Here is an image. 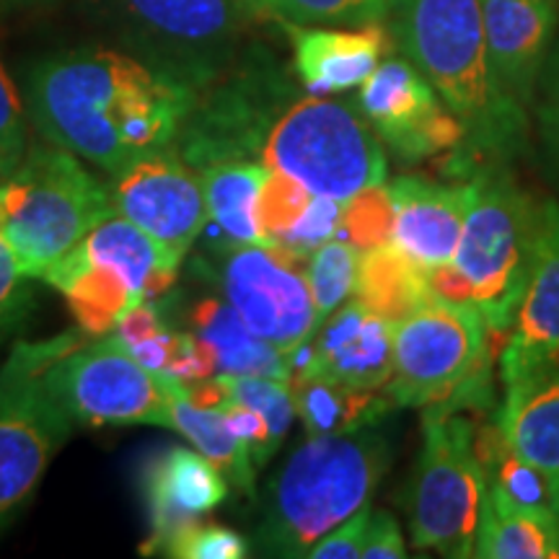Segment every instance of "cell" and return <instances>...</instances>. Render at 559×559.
I'll return each instance as SVG.
<instances>
[{
	"label": "cell",
	"mask_w": 559,
	"mask_h": 559,
	"mask_svg": "<svg viewBox=\"0 0 559 559\" xmlns=\"http://www.w3.org/2000/svg\"><path fill=\"white\" fill-rule=\"evenodd\" d=\"M198 91L122 50L79 47L41 58L26 75V111L41 140L107 171L171 148Z\"/></svg>",
	"instance_id": "6da1fadb"
},
{
	"label": "cell",
	"mask_w": 559,
	"mask_h": 559,
	"mask_svg": "<svg viewBox=\"0 0 559 559\" xmlns=\"http://www.w3.org/2000/svg\"><path fill=\"white\" fill-rule=\"evenodd\" d=\"M389 13L396 47L464 124L453 171L472 179L519 156L528 143V111L495 81L481 0H389Z\"/></svg>",
	"instance_id": "7a4b0ae2"
},
{
	"label": "cell",
	"mask_w": 559,
	"mask_h": 559,
	"mask_svg": "<svg viewBox=\"0 0 559 559\" xmlns=\"http://www.w3.org/2000/svg\"><path fill=\"white\" fill-rule=\"evenodd\" d=\"M381 423L342 436H309L272 479L254 544L264 557H309L313 544L368 508L389 469Z\"/></svg>",
	"instance_id": "3957f363"
},
{
	"label": "cell",
	"mask_w": 559,
	"mask_h": 559,
	"mask_svg": "<svg viewBox=\"0 0 559 559\" xmlns=\"http://www.w3.org/2000/svg\"><path fill=\"white\" fill-rule=\"evenodd\" d=\"M86 9L122 52L198 94L234 68L260 13L247 0H86Z\"/></svg>",
	"instance_id": "277c9868"
},
{
	"label": "cell",
	"mask_w": 559,
	"mask_h": 559,
	"mask_svg": "<svg viewBox=\"0 0 559 559\" xmlns=\"http://www.w3.org/2000/svg\"><path fill=\"white\" fill-rule=\"evenodd\" d=\"M260 164L334 200L383 185L389 171L383 140L362 115L358 99L317 96L298 83L272 115Z\"/></svg>",
	"instance_id": "5b68a950"
},
{
	"label": "cell",
	"mask_w": 559,
	"mask_h": 559,
	"mask_svg": "<svg viewBox=\"0 0 559 559\" xmlns=\"http://www.w3.org/2000/svg\"><path fill=\"white\" fill-rule=\"evenodd\" d=\"M0 236L32 280L117 213L109 185L96 179L83 158L41 138L32 140L16 174L0 185Z\"/></svg>",
	"instance_id": "8992f818"
},
{
	"label": "cell",
	"mask_w": 559,
	"mask_h": 559,
	"mask_svg": "<svg viewBox=\"0 0 559 559\" xmlns=\"http://www.w3.org/2000/svg\"><path fill=\"white\" fill-rule=\"evenodd\" d=\"M472 181L474 198L453 262L472 283L489 337H508L536 260L544 202L502 164L477 171Z\"/></svg>",
	"instance_id": "52a82bcc"
},
{
	"label": "cell",
	"mask_w": 559,
	"mask_h": 559,
	"mask_svg": "<svg viewBox=\"0 0 559 559\" xmlns=\"http://www.w3.org/2000/svg\"><path fill=\"white\" fill-rule=\"evenodd\" d=\"M396 407L456 402L487 407L489 330L474 304L432 296L394 324V358L383 386Z\"/></svg>",
	"instance_id": "ba28073f"
},
{
	"label": "cell",
	"mask_w": 559,
	"mask_h": 559,
	"mask_svg": "<svg viewBox=\"0 0 559 559\" xmlns=\"http://www.w3.org/2000/svg\"><path fill=\"white\" fill-rule=\"evenodd\" d=\"M86 332L16 342L0 366V531L29 506L47 466L73 436V417L47 386L52 360L79 347Z\"/></svg>",
	"instance_id": "9c48e42d"
},
{
	"label": "cell",
	"mask_w": 559,
	"mask_h": 559,
	"mask_svg": "<svg viewBox=\"0 0 559 559\" xmlns=\"http://www.w3.org/2000/svg\"><path fill=\"white\" fill-rule=\"evenodd\" d=\"M423 409V451L409 487L412 542L449 559L474 557L487 489L477 425L453 402Z\"/></svg>",
	"instance_id": "30bf717a"
},
{
	"label": "cell",
	"mask_w": 559,
	"mask_h": 559,
	"mask_svg": "<svg viewBox=\"0 0 559 559\" xmlns=\"http://www.w3.org/2000/svg\"><path fill=\"white\" fill-rule=\"evenodd\" d=\"M47 386L75 425L169 423V396L179 381L145 368L115 332L68 349L45 370Z\"/></svg>",
	"instance_id": "8fae6325"
},
{
	"label": "cell",
	"mask_w": 559,
	"mask_h": 559,
	"mask_svg": "<svg viewBox=\"0 0 559 559\" xmlns=\"http://www.w3.org/2000/svg\"><path fill=\"white\" fill-rule=\"evenodd\" d=\"M306 260L275 243H226L207 270L243 324L290 360L319 330Z\"/></svg>",
	"instance_id": "7c38bea8"
},
{
	"label": "cell",
	"mask_w": 559,
	"mask_h": 559,
	"mask_svg": "<svg viewBox=\"0 0 559 559\" xmlns=\"http://www.w3.org/2000/svg\"><path fill=\"white\" fill-rule=\"evenodd\" d=\"M358 107L383 145L404 164L453 153L466 143L464 124L443 107L425 75L407 58H386L360 83Z\"/></svg>",
	"instance_id": "4fadbf2b"
},
{
	"label": "cell",
	"mask_w": 559,
	"mask_h": 559,
	"mask_svg": "<svg viewBox=\"0 0 559 559\" xmlns=\"http://www.w3.org/2000/svg\"><path fill=\"white\" fill-rule=\"evenodd\" d=\"M555 376H559V205L547 200L534 267L500 355L502 404L519 402Z\"/></svg>",
	"instance_id": "5bb4252c"
},
{
	"label": "cell",
	"mask_w": 559,
	"mask_h": 559,
	"mask_svg": "<svg viewBox=\"0 0 559 559\" xmlns=\"http://www.w3.org/2000/svg\"><path fill=\"white\" fill-rule=\"evenodd\" d=\"M109 194L117 213L171 249L179 260L190 254L207 223L200 174L174 145L148 153L115 174Z\"/></svg>",
	"instance_id": "9a60e30c"
},
{
	"label": "cell",
	"mask_w": 559,
	"mask_h": 559,
	"mask_svg": "<svg viewBox=\"0 0 559 559\" xmlns=\"http://www.w3.org/2000/svg\"><path fill=\"white\" fill-rule=\"evenodd\" d=\"M394 358V321L368 309L362 300H345L311 342L293 355V370L309 368L358 389L383 391Z\"/></svg>",
	"instance_id": "2e32d148"
},
{
	"label": "cell",
	"mask_w": 559,
	"mask_h": 559,
	"mask_svg": "<svg viewBox=\"0 0 559 559\" xmlns=\"http://www.w3.org/2000/svg\"><path fill=\"white\" fill-rule=\"evenodd\" d=\"M495 81L519 107L531 109L547 55L555 45L557 0H481Z\"/></svg>",
	"instance_id": "e0dca14e"
},
{
	"label": "cell",
	"mask_w": 559,
	"mask_h": 559,
	"mask_svg": "<svg viewBox=\"0 0 559 559\" xmlns=\"http://www.w3.org/2000/svg\"><path fill=\"white\" fill-rule=\"evenodd\" d=\"M226 498V474L198 449L171 445L158 451L143 469V500L148 508L151 536L140 544V555H158L174 531L213 513Z\"/></svg>",
	"instance_id": "ac0fdd59"
},
{
	"label": "cell",
	"mask_w": 559,
	"mask_h": 559,
	"mask_svg": "<svg viewBox=\"0 0 559 559\" xmlns=\"http://www.w3.org/2000/svg\"><path fill=\"white\" fill-rule=\"evenodd\" d=\"M389 192L394 200L391 241L425 270L451 262L474 198V181L440 185L423 177H400L391 181Z\"/></svg>",
	"instance_id": "d6986e66"
},
{
	"label": "cell",
	"mask_w": 559,
	"mask_h": 559,
	"mask_svg": "<svg viewBox=\"0 0 559 559\" xmlns=\"http://www.w3.org/2000/svg\"><path fill=\"white\" fill-rule=\"evenodd\" d=\"M293 41V73L309 94L332 96L358 88L394 50L396 41L383 24L358 29L283 24Z\"/></svg>",
	"instance_id": "ffe728a7"
},
{
	"label": "cell",
	"mask_w": 559,
	"mask_h": 559,
	"mask_svg": "<svg viewBox=\"0 0 559 559\" xmlns=\"http://www.w3.org/2000/svg\"><path fill=\"white\" fill-rule=\"evenodd\" d=\"M39 280L62 293L70 313L79 321V330L88 337L111 332L122 313L140 304L124 272L83 243H75L68 254L52 262Z\"/></svg>",
	"instance_id": "44dd1931"
},
{
	"label": "cell",
	"mask_w": 559,
	"mask_h": 559,
	"mask_svg": "<svg viewBox=\"0 0 559 559\" xmlns=\"http://www.w3.org/2000/svg\"><path fill=\"white\" fill-rule=\"evenodd\" d=\"M190 326L213 349L218 373L270 376L290 383L293 360L275 345L257 337L228 300H198L190 311Z\"/></svg>",
	"instance_id": "7402d4cb"
},
{
	"label": "cell",
	"mask_w": 559,
	"mask_h": 559,
	"mask_svg": "<svg viewBox=\"0 0 559 559\" xmlns=\"http://www.w3.org/2000/svg\"><path fill=\"white\" fill-rule=\"evenodd\" d=\"M296 417L309 436H342L381 423L391 407L386 391L358 389L317 370L298 368L290 379Z\"/></svg>",
	"instance_id": "603a6c76"
},
{
	"label": "cell",
	"mask_w": 559,
	"mask_h": 559,
	"mask_svg": "<svg viewBox=\"0 0 559 559\" xmlns=\"http://www.w3.org/2000/svg\"><path fill=\"white\" fill-rule=\"evenodd\" d=\"M474 557L559 559V519L551 510L519 506L485 489Z\"/></svg>",
	"instance_id": "cb8c5ba5"
},
{
	"label": "cell",
	"mask_w": 559,
	"mask_h": 559,
	"mask_svg": "<svg viewBox=\"0 0 559 559\" xmlns=\"http://www.w3.org/2000/svg\"><path fill=\"white\" fill-rule=\"evenodd\" d=\"M498 423L510 449L547 479L559 513V376L502 404Z\"/></svg>",
	"instance_id": "d4e9b609"
},
{
	"label": "cell",
	"mask_w": 559,
	"mask_h": 559,
	"mask_svg": "<svg viewBox=\"0 0 559 559\" xmlns=\"http://www.w3.org/2000/svg\"><path fill=\"white\" fill-rule=\"evenodd\" d=\"M205 190L207 221L215 223L226 243H264L257 221V198L267 177V166L260 160H221L200 169Z\"/></svg>",
	"instance_id": "484cf974"
},
{
	"label": "cell",
	"mask_w": 559,
	"mask_h": 559,
	"mask_svg": "<svg viewBox=\"0 0 559 559\" xmlns=\"http://www.w3.org/2000/svg\"><path fill=\"white\" fill-rule=\"evenodd\" d=\"M436 293L430 290L425 267L396 247L394 241L362 251L355 298L389 321H402Z\"/></svg>",
	"instance_id": "4316f807"
},
{
	"label": "cell",
	"mask_w": 559,
	"mask_h": 559,
	"mask_svg": "<svg viewBox=\"0 0 559 559\" xmlns=\"http://www.w3.org/2000/svg\"><path fill=\"white\" fill-rule=\"evenodd\" d=\"M166 428L177 430L198 449L202 456L213 461L226 479L249 498H254L257 466L251 453L228 428L226 417L215 407H200L187 396V386L177 383L169 396V423Z\"/></svg>",
	"instance_id": "83f0119b"
},
{
	"label": "cell",
	"mask_w": 559,
	"mask_h": 559,
	"mask_svg": "<svg viewBox=\"0 0 559 559\" xmlns=\"http://www.w3.org/2000/svg\"><path fill=\"white\" fill-rule=\"evenodd\" d=\"M362 251L337 236L317 247L306 260V280L317 311V324L321 326L349 296H355L358 285Z\"/></svg>",
	"instance_id": "f1b7e54d"
},
{
	"label": "cell",
	"mask_w": 559,
	"mask_h": 559,
	"mask_svg": "<svg viewBox=\"0 0 559 559\" xmlns=\"http://www.w3.org/2000/svg\"><path fill=\"white\" fill-rule=\"evenodd\" d=\"M251 5L298 26H368L389 16V0H251Z\"/></svg>",
	"instance_id": "f546056e"
},
{
	"label": "cell",
	"mask_w": 559,
	"mask_h": 559,
	"mask_svg": "<svg viewBox=\"0 0 559 559\" xmlns=\"http://www.w3.org/2000/svg\"><path fill=\"white\" fill-rule=\"evenodd\" d=\"M215 386H218L221 404L239 402L247 407L257 409L267 419L272 438L277 445H283L288 436L293 417H296V402H293V391L288 381L270 379V376H236V373H218L213 376Z\"/></svg>",
	"instance_id": "4dcf8cb0"
},
{
	"label": "cell",
	"mask_w": 559,
	"mask_h": 559,
	"mask_svg": "<svg viewBox=\"0 0 559 559\" xmlns=\"http://www.w3.org/2000/svg\"><path fill=\"white\" fill-rule=\"evenodd\" d=\"M394 234V200L386 185H373L342 202L340 236L360 251L391 241Z\"/></svg>",
	"instance_id": "1f68e13d"
},
{
	"label": "cell",
	"mask_w": 559,
	"mask_h": 559,
	"mask_svg": "<svg viewBox=\"0 0 559 559\" xmlns=\"http://www.w3.org/2000/svg\"><path fill=\"white\" fill-rule=\"evenodd\" d=\"M311 200L313 192L309 187L288 174L267 169L260 198H257V221H260L264 243H277L283 239Z\"/></svg>",
	"instance_id": "d6a6232c"
},
{
	"label": "cell",
	"mask_w": 559,
	"mask_h": 559,
	"mask_svg": "<svg viewBox=\"0 0 559 559\" xmlns=\"http://www.w3.org/2000/svg\"><path fill=\"white\" fill-rule=\"evenodd\" d=\"M32 145V120L9 68L0 58V185L9 181Z\"/></svg>",
	"instance_id": "836d02e7"
},
{
	"label": "cell",
	"mask_w": 559,
	"mask_h": 559,
	"mask_svg": "<svg viewBox=\"0 0 559 559\" xmlns=\"http://www.w3.org/2000/svg\"><path fill=\"white\" fill-rule=\"evenodd\" d=\"M249 551V542L234 528L198 519L174 531L158 555L171 559H243Z\"/></svg>",
	"instance_id": "e575fe53"
},
{
	"label": "cell",
	"mask_w": 559,
	"mask_h": 559,
	"mask_svg": "<svg viewBox=\"0 0 559 559\" xmlns=\"http://www.w3.org/2000/svg\"><path fill=\"white\" fill-rule=\"evenodd\" d=\"M342 202L345 200L313 194V200L309 202V207L304 210V215L293 223V228L275 243V247L293 251V254L298 257H309L313 249L321 247V243L340 236Z\"/></svg>",
	"instance_id": "d590c367"
},
{
	"label": "cell",
	"mask_w": 559,
	"mask_h": 559,
	"mask_svg": "<svg viewBox=\"0 0 559 559\" xmlns=\"http://www.w3.org/2000/svg\"><path fill=\"white\" fill-rule=\"evenodd\" d=\"M32 309V277L24 275L16 257L0 236V342L19 330Z\"/></svg>",
	"instance_id": "8d00e7d4"
},
{
	"label": "cell",
	"mask_w": 559,
	"mask_h": 559,
	"mask_svg": "<svg viewBox=\"0 0 559 559\" xmlns=\"http://www.w3.org/2000/svg\"><path fill=\"white\" fill-rule=\"evenodd\" d=\"M539 102L536 104V120H539V135L544 151L555 169L559 171V37L544 62L542 79H539Z\"/></svg>",
	"instance_id": "74e56055"
},
{
	"label": "cell",
	"mask_w": 559,
	"mask_h": 559,
	"mask_svg": "<svg viewBox=\"0 0 559 559\" xmlns=\"http://www.w3.org/2000/svg\"><path fill=\"white\" fill-rule=\"evenodd\" d=\"M226 417L230 432L247 445L251 453V461H254L257 469H262L267 461L275 456V451L280 449L277 440L272 438V430L260 412L247 407V404L239 402H226L223 407H218Z\"/></svg>",
	"instance_id": "f35d334b"
},
{
	"label": "cell",
	"mask_w": 559,
	"mask_h": 559,
	"mask_svg": "<svg viewBox=\"0 0 559 559\" xmlns=\"http://www.w3.org/2000/svg\"><path fill=\"white\" fill-rule=\"evenodd\" d=\"M370 508H362L353 519L340 523L330 534H324L313 544L309 557L311 559H358L362 549V539H366Z\"/></svg>",
	"instance_id": "ab89813d"
},
{
	"label": "cell",
	"mask_w": 559,
	"mask_h": 559,
	"mask_svg": "<svg viewBox=\"0 0 559 559\" xmlns=\"http://www.w3.org/2000/svg\"><path fill=\"white\" fill-rule=\"evenodd\" d=\"M362 559H404L407 547H404V536L400 523L386 510H370L366 539L360 549Z\"/></svg>",
	"instance_id": "60d3db41"
},
{
	"label": "cell",
	"mask_w": 559,
	"mask_h": 559,
	"mask_svg": "<svg viewBox=\"0 0 559 559\" xmlns=\"http://www.w3.org/2000/svg\"><path fill=\"white\" fill-rule=\"evenodd\" d=\"M428 275L430 290L436 293L438 298L456 300V304H474V288L469 280L464 277V272L456 267V262H443L436 264V267L425 270Z\"/></svg>",
	"instance_id": "b9f144b4"
},
{
	"label": "cell",
	"mask_w": 559,
	"mask_h": 559,
	"mask_svg": "<svg viewBox=\"0 0 559 559\" xmlns=\"http://www.w3.org/2000/svg\"><path fill=\"white\" fill-rule=\"evenodd\" d=\"M24 3H41V0H0V9H5V5H24Z\"/></svg>",
	"instance_id": "7bdbcfd3"
},
{
	"label": "cell",
	"mask_w": 559,
	"mask_h": 559,
	"mask_svg": "<svg viewBox=\"0 0 559 559\" xmlns=\"http://www.w3.org/2000/svg\"><path fill=\"white\" fill-rule=\"evenodd\" d=\"M0 221H3V202H0Z\"/></svg>",
	"instance_id": "ee69618b"
},
{
	"label": "cell",
	"mask_w": 559,
	"mask_h": 559,
	"mask_svg": "<svg viewBox=\"0 0 559 559\" xmlns=\"http://www.w3.org/2000/svg\"><path fill=\"white\" fill-rule=\"evenodd\" d=\"M247 3H251V0H247Z\"/></svg>",
	"instance_id": "f6af8a7d"
}]
</instances>
